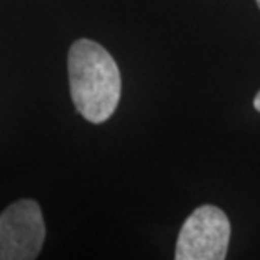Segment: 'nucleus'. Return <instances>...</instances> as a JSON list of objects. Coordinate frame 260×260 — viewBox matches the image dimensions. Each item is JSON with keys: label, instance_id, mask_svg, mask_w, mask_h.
Listing matches in <instances>:
<instances>
[{"label": "nucleus", "instance_id": "nucleus-4", "mask_svg": "<svg viewBox=\"0 0 260 260\" xmlns=\"http://www.w3.org/2000/svg\"><path fill=\"white\" fill-rule=\"evenodd\" d=\"M253 107H255L257 112H260V91L255 95V100H253Z\"/></svg>", "mask_w": 260, "mask_h": 260}, {"label": "nucleus", "instance_id": "nucleus-5", "mask_svg": "<svg viewBox=\"0 0 260 260\" xmlns=\"http://www.w3.org/2000/svg\"><path fill=\"white\" fill-rule=\"evenodd\" d=\"M255 2H257V5H258V9H260V0H255Z\"/></svg>", "mask_w": 260, "mask_h": 260}, {"label": "nucleus", "instance_id": "nucleus-1", "mask_svg": "<svg viewBox=\"0 0 260 260\" xmlns=\"http://www.w3.org/2000/svg\"><path fill=\"white\" fill-rule=\"evenodd\" d=\"M71 98L91 123L108 120L120 102L122 78L112 54L95 41L78 39L68 54Z\"/></svg>", "mask_w": 260, "mask_h": 260}, {"label": "nucleus", "instance_id": "nucleus-2", "mask_svg": "<svg viewBox=\"0 0 260 260\" xmlns=\"http://www.w3.org/2000/svg\"><path fill=\"white\" fill-rule=\"evenodd\" d=\"M232 226L225 211L203 205L191 213L179 232L176 260H223L230 243Z\"/></svg>", "mask_w": 260, "mask_h": 260}, {"label": "nucleus", "instance_id": "nucleus-3", "mask_svg": "<svg viewBox=\"0 0 260 260\" xmlns=\"http://www.w3.org/2000/svg\"><path fill=\"white\" fill-rule=\"evenodd\" d=\"M44 237L46 226L38 203H14L0 215V260L38 258Z\"/></svg>", "mask_w": 260, "mask_h": 260}]
</instances>
